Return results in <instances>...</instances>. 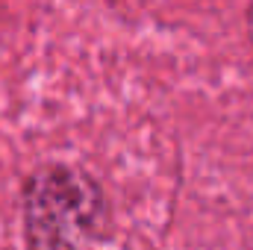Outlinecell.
Segmentation results:
<instances>
[{"label": "cell", "instance_id": "cell-1", "mask_svg": "<svg viewBox=\"0 0 253 250\" xmlns=\"http://www.w3.org/2000/svg\"><path fill=\"white\" fill-rule=\"evenodd\" d=\"M100 209L97 188L85 177L50 168L27 188V230L33 245H74L88 236Z\"/></svg>", "mask_w": 253, "mask_h": 250}, {"label": "cell", "instance_id": "cell-2", "mask_svg": "<svg viewBox=\"0 0 253 250\" xmlns=\"http://www.w3.org/2000/svg\"><path fill=\"white\" fill-rule=\"evenodd\" d=\"M248 33H251V39H253V3H251V12H248Z\"/></svg>", "mask_w": 253, "mask_h": 250}]
</instances>
